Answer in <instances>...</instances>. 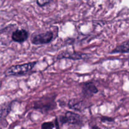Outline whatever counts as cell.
<instances>
[{
    "label": "cell",
    "mask_w": 129,
    "mask_h": 129,
    "mask_svg": "<svg viewBox=\"0 0 129 129\" xmlns=\"http://www.w3.org/2000/svg\"><path fill=\"white\" fill-rule=\"evenodd\" d=\"M41 127L44 129L53 128L54 127V125L52 122H45L42 123Z\"/></svg>",
    "instance_id": "8"
},
{
    "label": "cell",
    "mask_w": 129,
    "mask_h": 129,
    "mask_svg": "<svg viewBox=\"0 0 129 129\" xmlns=\"http://www.w3.org/2000/svg\"><path fill=\"white\" fill-rule=\"evenodd\" d=\"M35 64H36L35 62H28L23 64L12 66L8 68L7 70L5 72V74L7 76L23 75L32 70Z\"/></svg>",
    "instance_id": "1"
},
{
    "label": "cell",
    "mask_w": 129,
    "mask_h": 129,
    "mask_svg": "<svg viewBox=\"0 0 129 129\" xmlns=\"http://www.w3.org/2000/svg\"><path fill=\"white\" fill-rule=\"evenodd\" d=\"M54 39V34L50 31L41 34H34L31 37V42L35 45H42L50 42Z\"/></svg>",
    "instance_id": "2"
},
{
    "label": "cell",
    "mask_w": 129,
    "mask_h": 129,
    "mask_svg": "<svg viewBox=\"0 0 129 129\" xmlns=\"http://www.w3.org/2000/svg\"><path fill=\"white\" fill-rule=\"evenodd\" d=\"M83 93L88 97H91L94 94L98 92V88H96L95 84L92 82H88L83 84Z\"/></svg>",
    "instance_id": "5"
},
{
    "label": "cell",
    "mask_w": 129,
    "mask_h": 129,
    "mask_svg": "<svg viewBox=\"0 0 129 129\" xmlns=\"http://www.w3.org/2000/svg\"><path fill=\"white\" fill-rule=\"evenodd\" d=\"M102 120L103 121V122H113V118H109V117H103L102 118Z\"/></svg>",
    "instance_id": "10"
},
{
    "label": "cell",
    "mask_w": 129,
    "mask_h": 129,
    "mask_svg": "<svg viewBox=\"0 0 129 129\" xmlns=\"http://www.w3.org/2000/svg\"><path fill=\"white\" fill-rule=\"evenodd\" d=\"M12 40L18 43H23L26 41L28 38V33L24 29L16 30L13 33Z\"/></svg>",
    "instance_id": "4"
},
{
    "label": "cell",
    "mask_w": 129,
    "mask_h": 129,
    "mask_svg": "<svg viewBox=\"0 0 129 129\" xmlns=\"http://www.w3.org/2000/svg\"><path fill=\"white\" fill-rule=\"evenodd\" d=\"M60 122L62 123H69L75 125L82 124V118L79 115L72 112H68L64 116L60 117Z\"/></svg>",
    "instance_id": "3"
},
{
    "label": "cell",
    "mask_w": 129,
    "mask_h": 129,
    "mask_svg": "<svg viewBox=\"0 0 129 129\" xmlns=\"http://www.w3.org/2000/svg\"><path fill=\"white\" fill-rule=\"evenodd\" d=\"M52 0H37L38 5L40 6H44L50 3Z\"/></svg>",
    "instance_id": "9"
},
{
    "label": "cell",
    "mask_w": 129,
    "mask_h": 129,
    "mask_svg": "<svg viewBox=\"0 0 129 129\" xmlns=\"http://www.w3.org/2000/svg\"><path fill=\"white\" fill-rule=\"evenodd\" d=\"M11 110V104H5L0 105V121L5 119Z\"/></svg>",
    "instance_id": "7"
},
{
    "label": "cell",
    "mask_w": 129,
    "mask_h": 129,
    "mask_svg": "<svg viewBox=\"0 0 129 129\" xmlns=\"http://www.w3.org/2000/svg\"><path fill=\"white\" fill-rule=\"evenodd\" d=\"M112 53H127L129 52V40L122 43L121 45L117 46Z\"/></svg>",
    "instance_id": "6"
}]
</instances>
